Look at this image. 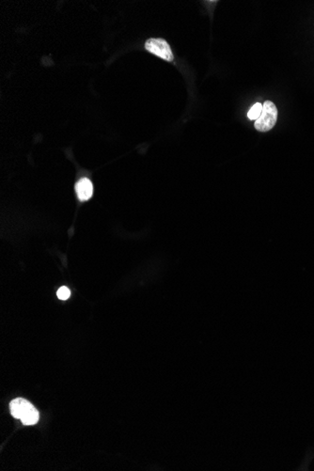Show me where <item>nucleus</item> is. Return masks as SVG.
Wrapping results in <instances>:
<instances>
[{"label": "nucleus", "instance_id": "nucleus-1", "mask_svg": "<svg viewBox=\"0 0 314 471\" xmlns=\"http://www.w3.org/2000/svg\"><path fill=\"white\" fill-rule=\"evenodd\" d=\"M12 415L22 422L24 425H34L39 420V412L28 400L16 398L10 404Z\"/></svg>", "mask_w": 314, "mask_h": 471}, {"label": "nucleus", "instance_id": "nucleus-3", "mask_svg": "<svg viewBox=\"0 0 314 471\" xmlns=\"http://www.w3.org/2000/svg\"><path fill=\"white\" fill-rule=\"evenodd\" d=\"M145 48L150 53L157 56L166 62H172L173 54L170 44L163 39H149L145 44Z\"/></svg>", "mask_w": 314, "mask_h": 471}, {"label": "nucleus", "instance_id": "nucleus-5", "mask_svg": "<svg viewBox=\"0 0 314 471\" xmlns=\"http://www.w3.org/2000/svg\"><path fill=\"white\" fill-rule=\"evenodd\" d=\"M262 111V104L260 102H256L248 112V117L252 120H256L260 118Z\"/></svg>", "mask_w": 314, "mask_h": 471}, {"label": "nucleus", "instance_id": "nucleus-2", "mask_svg": "<svg viewBox=\"0 0 314 471\" xmlns=\"http://www.w3.org/2000/svg\"><path fill=\"white\" fill-rule=\"evenodd\" d=\"M278 120V108L271 101H266L262 104V111L258 120H255V128L259 132L270 131Z\"/></svg>", "mask_w": 314, "mask_h": 471}, {"label": "nucleus", "instance_id": "nucleus-6", "mask_svg": "<svg viewBox=\"0 0 314 471\" xmlns=\"http://www.w3.org/2000/svg\"><path fill=\"white\" fill-rule=\"evenodd\" d=\"M56 296L60 300H67L71 296V290H69L67 287L63 286L56 292Z\"/></svg>", "mask_w": 314, "mask_h": 471}, {"label": "nucleus", "instance_id": "nucleus-4", "mask_svg": "<svg viewBox=\"0 0 314 471\" xmlns=\"http://www.w3.org/2000/svg\"><path fill=\"white\" fill-rule=\"evenodd\" d=\"M76 191L80 202L88 200L94 194L92 182L88 178H83L76 184Z\"/></svg>", "mask_w": 314, "mask_h": 471}]
</instances>
